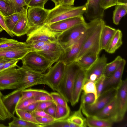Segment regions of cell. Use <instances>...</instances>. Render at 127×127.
I'll list each match as a JSON object with an SVG mask.
<instances>
[{
    "instance_id": "16",
    "label": "cell",
    "mask_w": 127,
    "mask_h": 127,
    "mask_svg": "<svg viewBox=\"0 0 127 127\" xmlns=\"http://www.w3.org/2000/svg\"><path fill=\"white\" fill-rule=\"evenodd\" d=\"M93 117L109 121L113 123L119 122L116 96L109 103Z\"/></svg>"
},
{
    "instance_id": "50",
    "label": "cell",
    "mask_w": 127,
    "mask_h": 127,
    "mask_svg": "<svg viewBox=\"0 0 127 127\" xmlns=\"http://www.w3.org/2000/svg\"><path fill=\"white\" fill-rule=\"evenodd\" d=\"M0 26L3 30L5 31L11 37H13L14 35H13L8 29L5 24L4 16L0 12Z\"/></svg>"
},
{
    "instance_id": "45",
    "label": "cell",
    "mask_w": 127,
    "mask_h": 127,
    "mask_svg": "<svg viewBox=\"0 0 127 127\" xmlns=\"http://www.w3.org/2000/svg\"><path fill=\"white\" fill-rule=\"evenodd\" d=\"M49 0H31L28 7H38L44 8L46 3Z\"/></svg>"
},
{
    "instance_id": "63",
    "label": "cell",
    "mask_w": 127,
    "mask_h": 127,
    "mask_svg": "<svg viewBox=\"0 0 127 127\" xmlns=\"http://www.w3.org/2000/svg\"><path fill=\"white\" fill-rule=\"evenodd\" d=\"M6 127L3 124H0V127Z\"/></svg>"
},
{
    "instance_id": "38",
    "label": "cell",
    "mask_w": 127,
    "mask_h": 127,
    "mask_svg": "<svg viewBox=\"0 0 127 127\" xmlns=\"http://www.w3.org/2000/svg\"><path fill=\"white\" fill-rule=\"evenodd\" d=\"M21 42L14 39L4 37H0V50L17 45Z\"/></svg>"
},
{
    "instance_id": "39",
    "label": "cell",
    "mask_w": 127,
    "mask_h": 127,
    "mask_svg": "<svg viewBox=\"0 0 127 127\" xmlns=\"http://www.w3.org/2000/svg\"><path fill=\"white\" fill-rule=\"evenodd\" d=\"M50 94L55 105H58L66 107H69L66 100L58 93L57 92H52Z\"/></svg>"
},
{
    "instance_id": "20",
    "label": "cell",
    "mask_w": 127,
    "mask_h": 127,
    "mask_svg": "<svg viewBox=\"0 0 127 127\" xmlns=\"http://www.w3.org/2000/svg\"><path fill=\"white\" fill-rule=\"evenodd\" d=\"M101 0H87L86 18L90 21L97 19H103L105 10L101 5Z\"/></svg>"
},
{
    "instance_id": "47",
    "label": "cell",
    "mask_w": 127,
    "mask_h": 127,
    "mask_svg": "<svg viewBox=\"0 0 127 127\" xmlns=\"http://www.w3.org/2000/svg\"><path fill=\"white\" fill-rule=\"evenodd\" d=\"M36 102L34 97L26 99L18 104L16 107V109H22L32 103Z\"/></svg>"
},
{
    "instance_id": "31",
    "label": "cell",
    "mask_w": 127,
    "mask_h": 127,
    "mask_svg": "<svg viewBox=\"0 0 127 127\" xmlns=\"http://www.w3.org/2000/svg\"><path fill=\"white\" fill-rule=\"evenodd\" d=\"M122 59L121 56H118L111 62L107 63L104 74L105 78L110 76L116 70Z\"/></svg>"
},
{
    "instance_id": "57",
    "label": "cell",
    "mask_w": 127,
    "mask_h": 127,
    "mask_svg": "<svg viewBox=\"0 0 127 127\" xmlns=\"http://www.w3.org/2000/svg\"><path fill=\"white\" fill-rule=\"evenodd\" d=\"M9 3L13 8L14 13H16V9L14 0H4Z\"/></svg>"
},
{
    "instance_id": "49",
    "label": "cell",
    "mask_w": 127,
    "mask_h": 127,
    "mask_svg": "<svg viewBox=\"0 0 127 127\" xmlns=\"http://www.w3.org/2000/svg\"><path fill=\"white\" fill-rule=\"evenodd\" d=\"M34 98L35 101L37 102L51 101L54 103L53 99L50 93L36 96L34 97Z\"/></svg>"
},
{
    "instance_id": "12",
    "label": "cell",
    "mask_w": 127,
    "mask_h": 127,
    "mask_svg": "<svg viewBox=\"0 0 127 127\" xmlns=\"http://www.w3.org/2000/svg\"><path fill=\"white\" fill-rule=\"evenodd\" d=\"M48 11L49 9L44 8L28 7L27 17L29 31L28 33L45 25Z\"/></svg>"
},
{
    "instance_id": "25",
    "label": "cell",
    "mask_w": 127,
    "mask_h": 127,
    "mask_svg": "<svg viewBox=\"0 0 127 127\" xmlns=\"http://www.w3.org/2000/svg\"><path fill=\"white\" fill-rule=\"evenodd\" d=\"M99 57L98 54L89 53L77 59L75 61L81 68L87 71L95 63Z\"/></svg>"
},
{
    "instance_id": "5",
    "label": "cell",
    "mask_w": 127,
    "mask_h": 127,
    "mask_svg": "<svg viewBox=\"0 0 127 127\" xmlns=\"http://www.w3.org/2000/svg\"><path fill=\"white\" fill-rule=\"evenodd\" d=\"M117 92V89H110L102 92L93 104L81 103L82 113L86 117L94 116L115 97Z\"/></svg>"
},
{
    "instance_id": "28",
    "label": "cell",
    "mask_w": 127,
    "mask_h": 127,
    "mask_svg": "<svg viewBox=\"0 0 127 127\" xmlns=\"http://www.w3.org/2000/svg\"><path fill=\"white\" fill-rule=\"evenodd\" d=\"M82 112L81 107L80 105L79 109L69 116L67 119V120L75 124L79 127H87L86 118L84 117Z\"/></svg>"
},
{
    "instance_id": "33",
    "label": "cell",
    "mask_w": 127,
    "mask_h": 127,
    "mask_svg": "<svg viewBox=\"0 0 127 127\" xmlns=\"http://www.w3.org/2000/svg\"><path fill=\"white\" fill-rule=\"evenodd\" d=\"M56 109L55 120H64L69 116L70 109L69 107H66L58 105H56Z\"/></svg>"
},
{
    "instance_id": "19",
    "label": "cell",
    "mask_w": 127,
    "mask_h": 127,
    "mask_svg": "<svg viewBox=\"0 0 127 127\" xmlns=\"http://www.w3.org/2000/svg\"><path fill=\"white\" fill-rule=\"evenodd\" d=\"M126 63V60L123 58L116 70L110 76L105 78L102 92L111 89H118L122 82V77Z\"/></svg>"
},
{
    "instance_id": "30",
    "label": "cell",
    "mask_w": 127,
    "mask_h": 127,
    "mask_svg": "<svg viewBox=\"0 0 127 127\" xmlns=\"http://www.w3.org/2000/svg\"><path fill=\"white\" fill-rule=\"evenodd\" d=\"M114 11L113 20V23L118 25L122 18L127 13V4H117Z\"/></svg>"
},
{
    "instance_id": "54",
    "label": "cell",
    "mask_w": 127,
    "mask_h": 127,
    "mask_svg": "<svg viewBox=\"0 0 127 127\" xmlns=\"http://www.w3.org/2000/svg\"><path fill=\"white\" fill-rule=\"evenodd\" d=\"M31 113L35 117H52L46 113L44 110H35L31 112Z\"/></svg>"
},
{
    "instance_id": "11",
    "label": "cell",
    "mask_w": 127,
    "mask_h": 127,
    "mask_svg": "<svg viewBox=\"0 0 127 127\" xmlns=\"http://www.w3.org/2000/svg\"><path fill=\"white\" fill-rule=\"evenodd\" d=\"M59 34L53 32L45 25L27 34V37L26 43L29 45L39 42H48L56 41L57 37Z\"/></svg>"
},
{
    "instance_id": "23",
    "label": "cell",
    "mask_w": 127,
    "mask_h": 127,
    "mask_svg": "<svg viewBox=\"0 0 127 127\" xmlns=\"http://www.w3.org/2000/svg\"><path fill=\"white\" fill-rule=\"evenodd\" d=\"M21 95V91L11 94L3 95L2 100L5 106L12 114L15 113L16 108Z\"/></svg>"
},
{
    "instance_id": "34",
    "label": "cell",
    "mask_w": 127,
    "mask_h": 127,
    "mask_svg": "<svg viewBox=\"0 0 127 127\" xmlns=\"http://www.w3.org/2000/svg\"><path fill=\"white\" fill-rule=\"evenodd\" d=\"M22 12H19L7 16H4L5 23L8 29L11 32L18 21Z\"/></svg>"
},
{
    "instance_id": "3",
    "label": "cell",
    "mask_w": 127,
    "mask_h": 127,
    "mask_svg": "<svg viewBox=\"0 0 127 127\" xmlns=\"http://www.w3.org/2000/svg\"><path fill=\"white\" fill-rule=\"evenodd\" d=\"M81 68L75 61L66 65L64 73L59 87V93L67 102H71L74 83Z\"/></svg>"
},
{
    "instance_id": "2",
    "label": "cell",
    "mask_w": 127,
    "mask_h": 127,
    "mask_svg": "<svg viewBox=\"0 0 127 127\" xmlns=\"http://www.w3.org/2000/svg\"><path fill=\"white\" fill-rule=\"evenodd\" d=\"M86 8V3L77 7L67 5L55 6L52 9H49L45 25H48L65 19L83 16Z\"/></svg>"
},
{
    "instance_id": "55",
    "label": "cell",
    "mask_w": 127,
    "mask_h": 127,
    "mask_svg": "<svg viewBox=\"0 0 127 127\" xmlns=\"http://www.w3.org/2000/svg\"><path fill=\"white\" fill-rule=\"evenodd\" d=\"M39 102H34L21 109L29 112H32L36 110Z\"/></svg>"
},
{
    "instance_id": "29",
    "label": "cell",
    "mask_w": 127,
    "mask_h": 127,
    "mask_svg": "<svg viewBox=\"0 0 127 127\" xmlns=\"http://www.w3.org/2000/svg\"><path fill=\"white\" fill-rule=\"evenodd\" d=\"M86 123L87 126L90 127H110L113 124L110 121L93 117H86Z\"/></svg>"
},
{
    "instance_id": "56",
    "label": "cell",
    "mask_w": 127,
    "mask_h": 127,
    "mask_svg": "<svg viewBox=\"0 0 127 127\" xmlns=\"http://www.w3.org/2000/svg\"><path fill=\"white\" fill-rule=\"evenodd\" d=\"M75 0H62L59 5H73Z\"/></svg>"
},
{
    "instance_id": "37",
    "label": "cell",
    "mask_w": 127,
    "mask_h": 127,
    "mask_svg": "<svg viewBox=\"0 0 127 127\" xmlns=\"http://www.w3.org/2000/svg\"><path fill=\"white\" fill-rule=\"evenodd\" d=\"M0 12L4 16H7L15 13L10 5L3 0H0Z\"/></svg>"
},
{
    "instance_id": "36",
    "label": "cell",
    "mask_w": 127,
    "mask_h": 127,
    "mask_svg": "<svg viewBox=\"0 0 127 127\" xmlns=\"http://www.w3.org/2000/svg\"><path fill=\"white\" fill-rule=\"evenodd\" d=\"M15 113L22 120L39 124L36 121L35 117L31 112L21 109H16V110Z\"/></svg>"
},
{
    "instance_id": "24",
    "label": "cell",
    "mask_w": 127,
    "mask_h": 127,
    "mask_svg": "<svg viewBox=\"0 0 127 127\" xmlns=\"http://www.w3.org/2000/svg\"><path fill=\"white\" fill-rule=\"evenodd\" d=\"M116 29L105 24L104 25L101 34L100 49L105 51L107 48L116 31Z\"/></svg>"
},
{
    "instance_id": "60",
    "label": "cell",
    "mask_w": 127,
    "mask_h": 127,
    "mask_svg": "<svg viewBox=\"0 0 127 127\" xmlns=\"http://www.w3.org/2000/svg\"><path fill=\"white\" fill-rule=\"evenodd\" d=\"M55 4V6L59 5L61 3L62 0H50Z\"/></svg>"
},
{
    "instance_id": "8",
    "label": "cell",
    "mask_w": 127,
    "mask_h": 127,
    "mask_svg": "<svg viewBox=\"0 0 127 127\" xmlns=\"http://www.w3.org/2000/svg\"><path fill=\"white\" fill-rule=\"evenodd\" d=\"M21 60L23 64L42 73L47 72L53 64L42 55L32 51L27 53Z\"/></svg>"
},
{
    "instance_id": "53",
    "label": "cell",
    "mask_w": 127,
    "mask_h": 127,
    "mask_svg": "<svg viewBox=\"0 0 127 127\" xmlns=\"http://www.w3.org/2000/svg\"><path fill=\"white\" fill-rule=\"evenodd\" d=\"M47 43L45 42H35L28 45L32 49V51L35 52L38 50L45 44Z\"/></svg>"
},
{
    "instance_id": "6",
    "label": "cell",
    "mask_w": 127,
    "mask_h": 127,
    "mask_svg": "<svg viewBox=\"0 0 127 127\" xmlns=\"http://www.w3.org/2000/svg\"><path fill=\"white\" fill-rule=\"evenodd\" d=\"M87 26L86 22L75 26L59 34L57 41L65 50L79 39L85 32Z\"/></svg>"
},
{
    "instance_id": "44",
    "label": "cell",
    "mask_w": 127,
    "mask_h": 127,
    "mask_svg": "<svg viewBox=\"0 0 127 127\" xmlns=\"http://www.w3.org/2000/svg\"><path fill=\"white\" fill-rule=\"evenodd\" d=\"M35 118L38 124L40 125V127L42 126L49 124L55 121V119L52 117H35Z\"/></svg>"
},
{
    "instance_id": "41",
    "label": "cell",
    "mask_w": 127,
    "mask_h": 127,
    "mask_svg": "<svg viewBox=\"0 0 127 127\" xmlns=\"http://www.w3.org/2000/svg\"><path fill=\"white\" fill-rule=\"evenodd\" d=\"M95 96L93 94H86L83 92L81 97V103L83 104H92L95 103Z\"/></svg>"
},
{
    "instance_id": "46",
    "label": "cell",
    "mask_w": 127,
    "mask_h": 127,
    "mask_svg": "<svg viewBox=\"0 0 127 127\" xmlns=\"http://www.w3.org/2000/svg\"><path fill=\"white\" fill-rule=\"evenodd\" d=\"M20 60L13 59L5 63L0 67V71L12 67L17 66V63Z\"/></svg>"
},
{
    "instance_id": "43",
    "label": "cell",
    "mask_w": 127,
    "mask_h": 127,
    "mask_svg": "<svg viewBox=\"0 0 127 127\" xmlns=\"http://www.w3.org/2000/svg\"><path fill=\"white\" fill-rule=\"evenodd\" d=\"M105 78V77L103 75L95 83L97 91V98L103 92Z\"/></svg>"
},
{
    "instance_id": "61",
    "label": "cell",
    "mask_w": 127,
    "mask_h": 127,
    "mask_svg": "<svg viewBox=\"0 0 127 127\" xmlns=\"http://www.w3.org/2000/svg\"><path fill=\"white\" fill-rule=\"evenodd\" d=\"M68 121L69 127H79L78 126L75 124Z\"/></svg>"
},
{
    "instance_id": "35",
    "label": "cell",
    "mask_w": 127,
    "mask_h": 127,
    "mask_svg": "<svg viewBox=\"0 0 127 127\" xmlns=\"http://www.w3.org/2000/svg\"><path fill=\"white\" fill-rule=\"evenodd\" d=\"M3 95L0 91V121H1L10 119L15 117L8 111L4 105L2 100Z\"/></svg>"
},
{
    "instance_id": "21",
    "label": "cell",
    "mask_w": 127,
    "mask_h": 127,
    "mask_svg": "<svg viewBox=\"0 0 127 127\" xmlns=\"http://www.w3.org/2000/svg\"><path fill=\"white\" fill-rule=\"evenodd\" d=\"M28 7H23L20 18L11 32L14 35L19 37L27 34L29 32L27 12Z\"/></svg>"
},
{
    "instance_id": "10",
    "label": "cell",
    "mask_w": 127,
    "mask_h": 127,
    "mask_svg": "<svg viewBox=\"0 0 127 127\" xmlns=\"http://www.w3.org/2000/svg\"><path fill=\"white\" fill-rule=\"evenodd\" d=\"M92 26L91 22L88 23L87 28L85 33L75 43L64 50L59 61L63 62L66 65L75 61L91 29Z\"/></svg>"
},
{
    "instance_id": "17",
    "label": "cell",
    "mask_w": 127,
    "mask_h": 127,
    "mask_svg": "<svg viewBox=\"0 0 127 127\" xmlns=\"http://www.w3.org/2000/svg\"><path fill=\"white\" fill-rule=\"evenodd\" d=\"M86 22L83 16L61 20L47 25L53 32L60 34L76 25Z\"/></svg>"
},
{
    "instance_id": "4",
    "label": "cell",
    "mask_w": 127,
    "mask_h": 127,
    "mask_svg": "<svg viewBox=\"0 0 127 127\" xmlns=\"http://www.w3.org/2000/svg\"><path fill=\"white\" fill-rule=\"evenodd\" d=\"M18 68L21 74L19 87L8 94L15 93L35 85H44V78L45 73L37 72L23 64Z\"/></svg>"
},
{
    "instance_id": "32",
    "label": "cell",
    "mask_w": 127,
    "mask_h": 127,
    "mask_svg": "<svg viewBox=\"0 0 127 127\" xmlns=\"http://www.w3.org/2000/svg\"><path fill=\"white\" fill-rule=\"evenodd\" d=\"M12 121L8 124L9 127H40V125L22 120L15 117Z\"/></svg>"
},
{
    "instance_id": "48",
    "label": "cell",
    "mask_w": 127,
    "mask_h": 127,
    "mask_svg": "<svg viewBox=\"0 0 127 127\" xmlns=\"http://www.w3.org/2000/svg\"><path fill=\"white\" fill-rule=\"evenodd\" d=\"M118 0H101V5L105 10L113 6H115L117 3Z\"/></svg>"
},
{
    "instance_id": "18",
    "label": "cell",
    "mask_w": 127,
    "mask_h": 127,
    "mask_svg": "<svg viewBox=\"0 0 127 127\" xmlns=\"http://www.w3.org/2000/svg\"><path fill=\"white\" fill-rule=\"evenodd\" d=\"M117 99L119 122L123 119L127 109V79L122 80L117 89Z\"/></svg>"
},
{
    "instance_id": "27",
    "label": "cell",
    "mask_w": 127,
    "mask_h": 127,
    "mask_svg": "<svg viewBox=\"0 0 127 127\" xmlns=\"http://www.w3.org/2000/svg\"><path fill=\"white\" fill-rule=\"evenodd\" d=\"M50 93L43 90L32 88L26 89L21 91V95L18 104L26 99Z\"/></svg>"
},
{
    "instance_id": "58",
    "label": "cell",
    "mask_w": 127,
    "mask_h": 127,
    "mask_svg": "<svg viewBox=\"0 0 127 127\" xmlns=\"http://www.w3.org/2000/svg\"><path fill=\"white\" fill-rule=\"evenodd\" d=\"M12 60L13 59L0 58V67L6 63Z\"/></svg>"
},
{
    "instance_id": "62",
    "label": "cell",
    "mask_w": 127,
    "mask_h": 127,
    "mask_svg": "<svg viewBox=\"0 0 127 127\" xmlns=\"http://www.w3.org/2000/svg\"><path fill=\"white\" fill-rule=\"evenodd\" d=\"M31 0H24V1L27 7H28V6Z\"/></svg>"
},
{
    "instance_id": "9",
    "label": "cell",
    "mask_w": 127,
    "mask_h": 127,
    "mask_svg": "<svg viewBox=\"0 0 127 127\" xmlns=\"http://www.w3.org/2000/svg\"><path fill=\"white\" fill-rule=\"evenodd\" d=\"M21 77L20 72L16 67L0 71V91L17 89Z\"/></svg>"
},
{
    "instance_id": "51",
    "label": "cell",
    "mask_w": 127,
    "mask_h": 127,
    "mask_svg": "<svg viewBox=\"0 0 127 127\" xmlns=\"http://www.w3.org/2000/svg\"><path fill=\"white\" fill-rule=\"evenodd\" d=\"M56 109V105L54 104L48 107L44 111L48 114L55 119Z\"/></svg>"
},
{
    "instance_id": "14",
    "label": "cell",
    "mask_w": 127,
    "mask_h": 127,
    "mask_svg": "<svg viewBox=\"0 0 127 127\" xmlns=\"http://www.w3.org/2000/svg\"><path fill=\"white\" fill-rule=\"evenodd\" d=\"M32 51V49L26 42H22L17 45L0 50V58L21 60Z\"/></svg>"
},
{
    "instance_id": "13",
    "label": "cell",
    "mask_w": 127,
    "mask_h": 127,
    "mask_svg": "<svg viewBox=\"0 0 127 127\" xmlns=\"http://www.w3.org/2000/svg\"><path fill=\"white\" fill-rule=\"evenodd\" d=\"M64 51L57 41L46 43L35 52L42 55L54 64L59 61Z\"/></svg>"
},
{
    "instance_id": "1",
    "label": "cell",
    "mask_w": 127,
    "mask_h": 127,
    "mask_svg": "<svg viewBox=\"0 0 127 127\" xmlns=\"http://www.w3.org/2000/svg\"><path fill=\"white\" fill-rule=\"evenodd\" d=\"M93 21L91 29L76 59L89 53L99 55L101 51L100 46L101 34L105 23L103 19H97Z\"/></svg>"
},
{
    "instance_id": "64",
    "label": "cell",
    "mask_w": 127,
    "mask_h": 127,
    "mask_svg": "<svg viewBox=\"0 0 127 127\" xmlns=\"http://www.w3.org/2000/svg\"><path fill=\"white\" fill-rule=\"evenodd\" d=\"M3 29L0 26V33L3 30Z\"/></svg>"
},
{
    "instance_id": "40",
    "label": "cell",
    "mask_w": 127,
    "mask_h": 127,
    "mask_svg": "<svg viewBox=\"0 0 127 127\" xmlns=\"http://www.w3.org/2000/svg\"><path fill=\"white\" fill-rule=\"evenodd\" d=\"M82 90L83 91V93L86 94H93L95 96L96 101L97 98V95L96 88L95 82L91 81L86 82L83 87Z\"/></svg>"
},
{
    "instance_id": "26",
    "label": "cell",
    "mask_w": 127,
    "mask_h": 127,
    "mask_svg": "<svg viewBox=\"0 0 127 127\" xmlns=\"http://www.w3.org/2000/svg\"><path fill=\"white\" fill-rule=\"evenodd\" d=\"M122 37L121 31L119 29L116 30L105 51L109 54L114 53L122 45Z\"/></svg>"
},
{
    "instance_id": "15",
    "label": "cell",
    "mask_w": 127,
    "mask_h": 127,
    "mask_svg": "<svg viewBox=\"0 0 127 127\" xmlns=\"http://www.w3.org/2000/svg\"><path fill=\"white\" fill-rule=\"evenodd\" d=\"M107 61V59L105 55L99 57L95 63L86 71L85 83L89 81L95 83L104 75Z\"/></svg>"
},
{
    "instance_id": "52",
    "label": "cell",
    "mask_w": 127,
    "mask_h": 127,
    "mask_svg": "<svg viewBox=\"0 0 127 127\" xmlns=\"http://www.w3.org/2000/svg\"><path fill=\"white\" fill-rule=\"evenodd\" d=\"M54 104V103L53 102L51 101H44L39 102L35 110H44L49 106Z\"/></svg>"
},
{
    "instance_id": "22",
    "label": "cell",
    "mask_w": 127,
    "mask_h": 127,
    "mask_svg": "<svg viewBox=\"0 0 127 127\" xmlns=\"http://www.w3.org/2000/svg\"><path fill=\"white\" fill-rule=\"evenodd\" d=\"M86 71L81 68L77 76L74 86L72 100L71 104L73 106L78 102L86 79Z\"/></svg>"
},
{
    "instance_id": "42",
    "label": "cell",
    "mask_w": 127,
    "mask_h": 127,
    "mask_svg": "<svg viewBox=\"0 0 127 127\" xmlns=\"http://www.w3.org/2000/svg\"><path fill=\"white\" fill-rule=\"evenodd\" d=\"M69 127L67 119L55 120L52 123L41 126V127Z\"/></svg>"
},
{
    "instance_id": "7",
    "label": "cell",
    "mask_w": 127,
    "mask_h": 127,
    "mask_svg": "<svg viewBox=\"0 0 127 127\" xmlns=\"http://www.w3.org/2000/svg\"><path fill=\"white\" fill-rule=\"evenodd\" d=\"M66 66V65L61 61L56 62L45 73L44 85L59 93V87L63 77Z\"/></svg>"
},
{
    "instance_id": "59",
    "label": "cell",
    "mask_w": 127,
    "mask_h": 127,
    "mask_svg": "<svg viewBox=\"0 0 127 127\" xmlns=\"http://www.w3.org/2000/svg\"><path fill=\"white\" fill-rule=\"evenodd\" d=\"M117 4H127V0H118Z\"/></svg>"
}]
</instances>
